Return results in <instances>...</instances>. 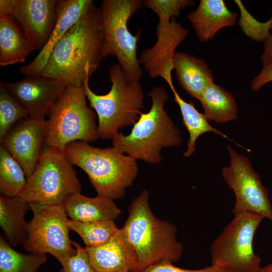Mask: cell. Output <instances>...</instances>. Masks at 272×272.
Instances as JSON below:
<instances>
[{
	"label": "cell",
	"instance_id": "52a82bcc",
	"mask_svg": "<svg viewBox=\"0 0 272 272\" xmlns=\"http://www.w3.org/2000/svg\"><path fill=\"white\" fill-rule=\"evenodd\" d=\"M86 98L83 86L66 87L48 113L45 145L64 150L71 143L99 138L97 115Z\"/></svg>",
	"mask_w": 272,
	"mask_h": 272
},
{
	"label": "cell",
	"instance_id": "836d02e7",
	"mask_svg": "<svg viewBox=\"0 0 272 272\" xmlns=\"http://www.w3.org/2000/svg\"><path fill=\"white\" fill-rule=\"evenodd\" d=\"M260 272H272V263L261 267Z\"/></svg>",
	"mask_w": 272,
	"mask_h": 272
},
{
	"label": "cell",
	"instance_id": "5bb4252c",
	"mask_svg": "<svg viewBox=\"0 0 272 272\" xmlns=\"http://www.w3.org/2000/svg\"><path fill=\"white\" fill-rule=\"evenodd\" d=\"M46 137V119L29 117L17 123L0 142L21 165L27 178L37 166Z\"/></svg>",
	"mask_w": 272,
	"mask_h": 272
},
{
	"label": "cell",
	"instance_id": "f546056e",
	"mask_svg": "<svg viewBox=\"0 0 272 272\" xmlns=\"http://www.w3.org/2000/svg\"><path fill=\"white\" fill-rule=\"evenodd\" d=\"M139 272H228L222 267L211 265L198 269H188L177 267L173 263L162 262L151 265Z\"/></svg>",
	"mask_w": 272,
	"mask_h": 272
},
{
	"label": "cell",
	"instance_id": "d6a6232c",
	"mask_svg": "<svg viewBox=\"0 0 272 272\" xmlns=\"http://www.w3.org/2000/svg\"><path fill=\"white\" fill-rule=\"evenodd\" d=\"M17 0L0 1V17L10 16Z\"/></svg>",
	"mask_w": 272,
	"mask_h": 272
},
{
	"label": "cell",
	"instance_id": "7c38bea8",
	"mask_svg": "<svg viewBox=\"0 0 272 272\" xmlns=\"http://www.w3.org/2000/svg\"><path fill=\"white\" fill-rule=\"evenodd\" d=\"M227 150L230 163L222 168L221 173L235 194L233 214H259L272 222V206L268 191L263 185L259 175L253 169L247 157L237 153L230 145L228 146Z\"/></svg>",
	"mask_w": 272,
	"mask_h": 272
},
{
	"label": "cell",
	"instance_id": "5b68a950",
	"mask_svg": "<svg viewBox=\"0 0 272 272\" xmlns=\"http://www.w3.org/2000/svg\"><path fill=\"white\" fill-rule=\"evenodd\" d=\"M111 89L106 94L98 95L90 88L88 76L83 86L90 107L98 118L99 138L112 139L119 130L133 125L144 107V95L140 81L130 79L119 64L109 71Z\"/></svg>",
	"mask_w": 272,
	"mask_h": 272
},
{
	"label": "cell",
	"instance_id": "2e32d148",
	"mask_svg": "<svg viewBox=\"0 0 272 272\" xmlns=\"http://www.w3.org/2000/svg\"><path fill=\"white\" fill-rule=\"evenodd\" d=\"M92 0H60L56 5V20L51 35L43 49L20 72L26 76H40L56 43L87 11Z\"/></svg>",
	"mask_w": 272,
	"mask_h": 272
},
{
	"label": "cell",
	"instance_id": "83f0119b",
	"mask_svg": "<svg viewBox=\"0 0 272 272\" xmlns=\"http://www.w3.org/2000/svg\"><path fill=\"white\" fill-rule=\"evenodd\" d=\"M29 118L26 109L0 84V140L19 122Z\"/></svg>",
	"mask_w": 272,
	"mask_h": 272
},
{
	"label": "cell",
	"instance_id": "9c48e42d",
	"mask_svg": "<svg viewBox=\"0 0 272 272\" xmlns=\"http://www.w3.org/2000/svg\"><path fill=\"white\" fill-rule=\"evenodd\" d=\"M73 165L63 150L45 145L20 196L30 203L62 205L69 195L81 191Z\"/></svg>",
	"mask_w": 272,
	"mask_h": 272
},
{
	"label": "cell",
	"instance_id": "8992f818",
	"mask_svg": "<svg viewBox=\"0 0 272 272\" xmlns=\"http://www.w3.org/2000/svg\"><path fill=\"white\" fill-rule=\"evenodd\" d=\"M143 4L157 14L159 22L156 27L157 41L146 48L139 58L141 65L152 79L161 77L174 88L172 72L173 58L177 47L185 39L189 30L176 21L175 17L188 7L194 5L192 0H145Z\"/></svg>",
	"mask_w": 272,
	"mask_h": 272
},
{
	"label": "cell",
	"instance_id": "ba28073f",
	"mask_svg": "<svg viewBox=\"0 0 272 272\" xmlns=\"http://www.w3.org/2000/svg\"><path fill=\"white\" fill-rule=\"evenodd\" d=\"M142 0H103L100 7L103 35L102 59L115 56L131 80L140 81L143 69L137 56L141 31L133 35L128 28L132 16L142 8Z\"/></svg>",
	"mask_w": 272,
	"mask_h": 272
},
{
	"label": "cell",
	"instance_id": "6da1fadb",
	"mask_svg": "<svg viewBox=\"0 0 272 272\" xmlns=\"http://www.w3.org/2000/svg\"><path fill=\"white\" fill-rule=\"evenodd\" d=\"M103 45L101 12L93 3L56 43L40 75L82 86L99 67Z\"/></svg>",
	"mask_w": 272,
	"mask_h": 272
},
{
	"label": "cell",
	"instance_id": "7a4b0ae2",
	"mask_svg": "<svg viewBox=\"0 0 272 272\" xmlns=\"http://www.w3.org/2000/svg\"><path fill=\"white\" fill-rule=\"evenodd\" d=\"M121 229L138 259L135 272L151 265L173 263L181 257L183 247L177 239L176 226L158 218L149 204V193L143 190L129 206Z\"/></svg>",
	"mask_w": 272,
	"mask_h": 272
},
{
	"label": "cell",
	"instance_id": "e0dca14e",
	"mask_svg": "<svg viewBox=\"0 0 272 272\" xmlns=\"http://www.w3.org/2000/svg\"><path fill=\"white\" fill-rule=\"evenodd\" d=\"M96 272H135L136 254L121 228L107 243L85 248Z\"/></svg>",
	"mask_w": 272,
	"mask_h": 272
},
{
	"label": "cell",
	"instance_id": "8fae6325",
	"mask_svg": "<svg viewBox=\"0 0 272 272\" xmlns=\"http://www.w3.org/2000/svg\"><path fill=\"white\" fill-rule=\"evenodd\" d=\"M30 206L33 217L28 222L24 249L32 254H50L63 266L76 252L63 205L31 202Z\"/></svg>",
	"mask_w": 272,
	"mask_h": 272
},
{
	"label": "cell",
	"instance_id": "603a6c76",
	"mask_svg": "<svg viewBox=\"0 0 272 272\" xmlns=\"http://www.w3.org/2000/svg\"><path fill=\"white\" fill-rule=\"evenodd\" d=\"M198 100L209 121L223 123L237 119L238 109L235 99L230 92L214 82L203 91Z\"/></svg>",
	"mask_w": 272,
	"mask_h": 272
},
{
	"label": "cell",
	"instance_id": "cb8c5ba5",
	"mask_svg": "<svg viewBox=\"0 0 272 272\" xmlns=\"http://www.w3.org/2000/svg\"><path fill=\"white\" fill-rule=\"evenodd\" d=\"M171 90L174 94V101L179 107L183 124L189 133L187 149L183 153L185 157H189L194 153L197 139L205 133L212 132L230 140L228 136L210 124L205 115L196 109L193 102L184 100L175 88Z\"/></svg>",
	"mask_w": 272,
	"mask_h": 272
},
{
	"label": "cell",
	"instance_id": "ffe728a7",
	"mask_svg": "<svg viewBox=\"0 0 272 272\" xmlns=\"http://www.w3.org/2000/svg\"><path fill=\"white\" fill-rule=\"evenodd\" d=\"M173 65L179 85L188 94L197 100L203 91L214 82L211 70L201 58L176 52Z\"/></svg>",
	"mask_w": 272,
	"mask_h": 272
},
{
	"label": "cell",
	"instance_id": "3957f363",
	"mask_svg": "<svg viewBox=\"0 0 272 272\" xmlns=\"http://www.w3.org/2000/svg\"><path fill=\"white\" fill-rule=\"evenodd\" d=\"M152 105L141 113L127 135L119 132L112 139L113 147L135 160L157 164L162 160L164 148L174 147L183 142L181 131L164 108L169 95L165 88L155 86L147 94Z\"/></svg>",
	"mask_w": 272,
	"mask_h": 272
},
{
	"label": "cell",
	"instance_id": "ac0fdd59",
	"mask_svg": "<svg viewBox=\"0 0 272 272\" xmlns=\"http://www.w3.org/2000/svg\"><path fill=\"white\" fill-rule=\"evenodd\" d=\"M237 13L229 10L222 0H201L196 10L187 14L199 41L213 39L221 29L235 25Z\"/></svg>",
	"mask_w": 272,
	"mask_h": 272
},
{
	"label": "cell",
	"instance_id": "44dd1931",
	"mask_svg": "<svg viewBox=\"0 0 272 272\" xmlns=\"http://www.w3.org/2000/svg\"><path fill=\"white\" fill-rule=\"evenodd\" d=\"M29 210L30 203L20 195L0 196V227L11 246L23 245L27 240L28 223L25 216Z\"/></svg>",
	"mask_w": 272,
	"mask_h": 272
},
{
	"label": "cell",
	"instance_id": "484cf974",
	"mask_svg": "<svg viewBox=\"0 0 272 272\" xmlns=\"http://www.w3.org/2000/svg\"><path fill=\"white\" fill-rule=\"evenodd\" d=\"M27 177L21 165L2 146H0V192L13 197L24 191Z\"/></svg>",
	"mask_w": 272,
	"mask_h": 272
},
{
	"label": "cell",
	"instance_id": "4316f807",
	"mask_svg": "<svg viewBox=\"0 0 272 272\" xmlns=\"http://www.w3.org/2000/svg\"><path fill=\"white\" fill-rule=\"evenodd\" d=\"M67 224L70 230L81 237L86 247H97L104 244L119 229L114 220H112L90 222L69 220Z\"/></svg>",
	"mask_w": 272,
	"mask_h": 272
},
{
	"label": "cell",
	"instance_id": "1f68e13d",
	"mask_svg": "<svg viewBox=\"0 0 272 272\" xmlns=\"http://www.w3.org/2000/svg\"><path fill=\"white\" fill-rule=\"evenodd\" d=\"M270 29H272V17L269 19ZM262 63L272 62V35L271 37L264 42V49L261 56Z\"/></svg>",
	"mask_w": 272,
	"mask_h": 272
},
{
	"label": "cell",
	"instance_id": "4fadbf2b",
	"mask_svg": "<svg viewBox=\"0 0 272 272\" xmlns=\"http://www.w3.org/2000/svg\"><path fill=\"white\" fill-rule=\"evenodd\" d=\"M1 83L26 109L29 117L37 120L45 119L67 86L60 80L41 75L26 76L17 82Z\"/></svg>",
	"mask_w": 272,
	"mask_h": 272
},
{
	"label": "cell",
	"instance_id": "d6986e66",
	"mask_svg": "<svg viewBox=\"0 0 272 272\" xmlns=\"http://www.w3.org/2000/svg\"><path fill=\"white\" fill-rule=\"evenodd\" d=\"M62 205L70 220L82 222L114 220L121 213L113 199L100 195L90 197L75 193L69 195Z\"/></svg>",
	"mask_w": 272,
	"mask_h": 272
},
{
	"label": "cell",
	"instance_id": "d4e9b609",
	"mask_svg": "<svg viewBox=\"0 0 272 272\" xmlns=\"http://www.w3.org/2000/svg\"><path fill=\"white\" fill-rule=\"evenodd\" d=\"M46 260V254H26L15 250L1 235L0 272H37Z\"/></svg>",
	"mask_w": 272,
	"mask_h": 272
},
{
	"label": "cell",
	"instance_id": "9a60e30c",
	"mask_svg": "<svg viewBox=\"0 0 272 272\" xmlns=\"http://www.w3.org/2000/svg\"><path fill=\"white\" fill-rule=\"evenodd\" d=\"M55 0H17L10 16L33 50L47 43L56 20Z\"/></svg>",
	"mask_w": 272,
	"mask_h": 272
},
{
	"label": "cell",
	"instance_id": "f1b7e54d",
	"mask_svg": "<svg viewBox=\"0 0 272 272\" xmlns=\"http://www.w3.org/2000/svg\"><path fill=\"white\" fill-rule=\"evenodd\" d=\"M76 253L62 266L58 272H96L91 265L88 254L80 244L73 242Z\"/></svg>",
	"mask_w": 272,
	"mask_h": 272
},
{
	"label": "cell",
	"instance_id": "277c9868",
	"mask_svg": "<svg viewBox=\"0 0 272 272\" xmlns=\"http://www.w3.org/2000/svg\"><path fill=\"white\" fill-rule=\"evenodd\" d=\"M64 152L73 165L87 174L98 195L113 200L124 196L138 175L137 160L113 146L101 148L76 141L69 144Z\"/></svg>",
	"mask_w": 272,
	"mask_h": 272
},
{
	"label": "cell",
	"instance_id": "4dcf8cb0",
	"mask_svg": "<svg viewBox=\"0 0 272 272\" xmlns=\"http://www.w3.org/2000/svg\"><path fill=\"white\" fill-rule=\"evenodd\" d=\"M271 81L272 62H267L262 64L260 73L253 79L251 87L252 90L257 92L263 86Z\"/></svg>",
	"mask_w": 272,
	"mask_h": 272
},
{
	"label": "cell",
	"instance_id": "30bf717a",
	"mask_svg": "<svg viewBox=\"0 0 272 272\" xmlns=\"http://www.w3.org/2000/svg\"><path fill=\"white\" fill-rule=\"evenodd\" d=\"M264 218L253 213L235 215L211 245L212 264L228 272H260L261 258L254 251L253 241Z\"/></svg>",
	"mask_w": 272,
	"mask_h": 272
},
{
	"label": "cell",
	"instance_id": "7402d4cb",
	"mask_svg": "<svg viewBox=\"0 0 272 272\" xmlns=\"http://www.w3.org/2000/svg\"><path fill=\"white\" fill-rule=\"evenodd\" d=\"M34 51L11 16L0 17V65L25 61Z\"/></svg>",
	"mask_w": 272,
	"mask_h": 272
}]
</instances>
